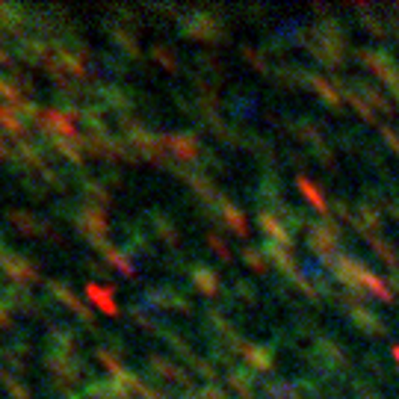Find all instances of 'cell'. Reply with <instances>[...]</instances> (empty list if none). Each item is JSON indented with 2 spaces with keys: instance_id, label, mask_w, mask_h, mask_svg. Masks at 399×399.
Instances as JSON below:
<instances>
[{
  "instance_id": "8992f818",
  "label": "cell",
  "mask_w": 399,
  "mask_h": 399,
  "mask_svg": "<svg viewBox=\"0 0 399 399\" xmlns=\"http://www.w3.org/2000/svg\"><path fill=\"white\" fill-rule=\"evenodd\" d=\"M148 370H151L154 375L163 378V382H177V385H184V388L192 385L190 375H187L181 367H175L169 358H163V355H148Z\"/></svg>"
},
{
  "instance_id": "7a4b0ae2",
  "label": "cell",
  "mask_w": 399,
  "mask_h": 399,
  "mask_svg": "<svg viewBox=\"0 0 399 399\" xmlns=\"http://www.w3.org/2000/svg\"><path fill=\"white\" fill-rule=\"evenodd\" d=\"M45 284H48V293L56 299V302H63L68 311H74V314H77L80 319H83V323H86V326H89L95 334L101 331V328H95V314H92V311L83 305V299H80V296H77V293H74V290H71L66 281H45Z\"/></svg>"
},
{
  "instance_id": "2e32d148",
  "label": "cell",
  "mask_w": 399,
  "mask_h": 399,
  "mask_svg": "<svg viewBox=\"0 0 399 399\" xmlns=\"http://www.w3.org/2000/svg\"><path fill=\"white\" fill-rule=\"evenodd\" d=\"M190 278H192V284L202 290V293H207V296H213V293L219 290V278H216V272H210L207 266H192V269H190Z\"/></svg>"
},
{
  "instance_id": "8fae6325",
  "label": "cell",
  "mask_w": 399,
  "mask_h": 399,
  "mask_svg": "<svg viewBox=\"0 0 399 399\" xmlns=\"http://www.w3.org/2000/svg\"><path fill=\"white\" fill-rule=\"evenodd\" d=\"M0 128H4L15 142H21V139H30V133H27V118H21L12 107H4L0 104Z\"/></svg>"
},
{
  "instance_id": "3957f363",
  "label": "cell",
  "mask_w": 399,
  "mask_h": 399,
  "mask_svg": "<svg viewBox=\"0 0 399 399\" xmlns=\"http://www.w3.org/2000/svg\"><path fill=\"white\" fill-rule=\"evenodd\" d=\"M36 128L48 133V136H59V139H80L77 133V125L71 122V118L66 113H59V110H42L36 118Z\"/></svg>"
},
{
  "instance_id": "6da1fadb",
  "label": "cell",
  "mask_w": 399,
  "mask_h": 399,
  "mask_svg": "<svg viewBox=\"0 0 399 399\" xmlns=\"http://www.w3.org/2000/svg\"><path fill=\"white\" fill-rule=\"evenodd\" d=\"M0 269H4V275L9 278V284L27 287V284H36V281H38L36 266L27 261V257L15 254V252H9V249L4 252V257H0Z\"/></svg>"
},
{
  "instance_id": "ffe728a7",
  "label": "cell",
  "mask_w": 399,
  "mask_h": 399,
  "mask_svg": "<svg viewBox=\"0 0 399 399\" xmlns=\"http://www.w3.org/2000/svg\"><path fill=\"white\" fill-rule=\"evenodd\" d=\"M0 98H4V101H6V104H12L15 110H18V107H21L24 101H27V98H24V92H21V89H18V86L12 83V80H9V77H0Z\"/></svg>"
},
{
  "instance_id": "cb8c5ba5",
  "label": "cell",
  "mask_w": 399,
  "mask_h": 399,
  "mask_svg": "<svg viewBox=\"0 0 399 399\" xmlns=\"http://www.w3.org/2000/svg\"><path fill=\"white\" fill-rule=\"evenodd\" d=\"M222 210H225L222 216L228 219V225H231L237 234H246V222H243V216H239V213H237V210H234L228 202H222Z\"/></svg>"
},
{
  "instance_id": "44dd1931",
  "label": "cell",
  "mask_w": 399,
  "mask_h": 399,
  "mask_svg": "<svg viewBox=\"0 0 399 399\" xmlns=\"http://www.w3.org/2000/svg\"><path fill=\"white\" fill-rule=\"evenodd\" d=\"M0 382H4V388L9 390V396H12V399H33V396H30V390H27L21 382H18V378H15L9 370L0 373Z\"/></svg>"
},
{
  "instance_id": "ac0fdd59",
  "label": "cell",
  "mask_w": 399,
  "mask_h": 399,
  "mask_svg": "<svg viewBox=\"0 0 399 399\" xmlns=\"http://www.w3.org/2000/svg\"><path fill=\"white\" fill-rule=\"evenodd\" d=\"M104 261H107V266H113L115 272H122V275H133V264H130V254L128 252H122V249H110V252H104Z\"/></svg>"
},
{
  "instance_id": "d4e9b609",
  "label": "cell",
  "mask_w": 399,
  "mask_h": 399,
  "mask_svg": "<svg viewBox=\"0 0 399 399\" xmlns=\"http://www.w3.org/2000/svg\"><path fill=\"white\" fill-rule=\"evenodd\" d=\"M151 53H154L157 63H163L169 71H175V68H177V59L172 56V51H166V45H154V48H151Z\"/></svg>"
},
{
  "instance_id": "4dcf8cb0",
  "label": "cell",
  "mask_w": 399,
  "mask_h": 399,
  "mask_svg": "<svg viewBox=\"0 0 399 399\" xmlns=\"http://www.w3.org/2000/svg\"><path fill=\"white\" fill-rule=\"evenodd\" d=\"M66 399H86V393H68Z\"/></svg>"
},
{
  "instance_id": "e0dca14e",
  "label": "cell",
  "mask_w": 399,
  "mask_h": 399,
  "mask_svg": "<svg viewBox=\"0 0 399 399\" xmlns=\"http://www.w3.org/2000/svg\"><path fill=\"white\" fill-rule=\"evenodd\" d=\"M83 393H86V399H118L110 378H89Z\"/></svg>"
},
{
  "instance_id": "9a60e30c",
  "label": "cell",
  "mask_w": 399,
  "mask_h": 399,
  "mask_svg": "<svg viewBox=\"0 0 399 399\" xmlns=\"http://www.w3.org/2000/svg\"><path fill=\"white\" fill-rule=\"evenodd\" d=\"M80 122L89 128V133H107V125H104V104H86L83 113H80Z\"/></svg>"
},
{
  "instance_id": "5bb4252c",
  "label": "cell",
  "mask_w": 399,
  "mask_h": 399,
  "mask_svg": "<svg viewBox=\"0 0 399 399\" xmlns=\"http://www.w3.org/2000/svg\"><path fill=\"white\" fill-rule=\"evenodd\" d=\"M148 222L154 225V231L160 234V239H166L169 246L177 243V228L172 225V219H166L163 210H151V213H148Z\"/></svg>"
},
{
  "instance_id": "f1b7e54d",
  "label": "cell",
  "mask_w": 399,
  "mask_h": 399,
  "mask_svg": "<svg viewBox=\"0 0 399 399\" xmlns=\"http://www.w3.org/2000/svg\"><path fill=\"white\" fill-rule=\"evenodd\" d=\"M0 66H12V53L0 45Z\"/></svg>"
},
{
  "instance_id": "f546056e",
  "label": "cell",
  "mask_w": 399,
  "mask_h": 399,
  "mask_svg": "<svg viewBox=\"0 0 399 399\" xmlns=\"http://www.w3.org/2000/svg\"><path fill=\"white\" fill-rule=\"evenodd\" d=\"M12 157V151H9V145L4 142V136H0V160H9Z\"/></svg>"
},
{
  "instance_id": "7402d4cb",
  "label": "cell",
  "mask_w": 399,
  "mask_h": 399,
  "mask_svg": "<svg viewBox=\"0 0 399 399\" xmlns=\"http://www.w3.org/2000/svg\"><path fill=\"white\" fill-rule=\"evenodd\" d=\"M130 319H133V323L139 326V328H154V331H160V323H154V319H151V314L142 308V305H130Z\"/></svg>"
},
{
  "instance_id": "603a6c76",
  "label": "cell",
  "mask_w": 399,
  "mask_h": 399,
  "mask_svg": "<svg viewBox=\"0 0 399 399\" xmlns=\"http://www.w3.org/2000/svg\"><path fill=\"white\" fill-rule=\"evenodd\" d=\"M42 184H48L51 190H56V192H63V190H68V184H66V177L59 175L53 166H45L42 169Z\"/></svg>"
},
{
  "instance_id": "83f0119b",
  "label": "cell",
  "mask_w": 399,
  "mask_h": 399,
  "mask_svg": "<svg viewBox=\"0 0 399 399\" xmlns=\"http://www.w3.org/2000/svg\"><path fill=\"white\" fill-rule=\"evenodd\" d=\"M210 246H213V249H216V252H219V254H222V257H228V249H225V246H222V239H216V234H213V237H210Z\"/></svg>"
},
{
  "instance_id": "d6986e66",
  "label": "cell",
  "mask_w": 399,
  "mask_h": 399,
  "mask_svg": "<svg viewBox=\"0 0 399 399\" xmlns=\"http://www.w3.org/2000/svg\"><path fill=\"white\" fill-rule=\"evenodd\" d=\"M92 355L98 358V364H101L110 375H115L118 370H125V367H122V355H115V352H113V349H107V346H98Z\"/></svg>"
},
{
  "instance_id": "30bf717a",
  "label": "cell",
  "mask_w": 399,
  "mask_h": 399,
  "mask_svg": "<svg viewBox=\"0 0 399 399\" xmlns=\"http://www.w3.org/2000/svg\"><path fill=\"white\" fill-rule=\"evenodd\" d=\"M86 296H89V302H92L98 311H104V314H110V316L118 314V308H115V290H113V287H101L98 281H92V284H86Z\"/></svg>"
},
{
  "instance_id": "52a82bcc",
  "label": "cell",
  "mask_w": 399,
  "mask_h": 399,
  "mask_svg": "<svg viewBox=\"0 0 399 399\" xmlns=\"http://www.w3.org/2000/svg\"><path fill=\"white\" fill-rule=\"evenodd\" d=\"M48 341H51V349L63 352V355H74V352H77V334H74L71 326L53 323L51 331H48Z\"/></svg>"
},
{
  "instance_id": "277c9868",
  "label": "cell",
  "mask_w": 399,
  "mask_h": 399,
  "mask_svg": "<svg viewBox=\"0 0 399 399\" xmlns=\"http://www.w3.org/2000/svg\"><path fill=\"white\" fill-rule=\"evenodd\" d=\"M0 302L6 305V311H21V314H36V316H42V305L36 302V299L30 296L27 287L21 284H0Z\"/></svg>"
},
{
  "instance_id": "7c38bea8",
  "label": "cell",
  "mask_w": 399,
  "mask_h": 399,
  "mask_svg": "<svg viewBox=\"0 0 399 399\" xmlns=\"http://www.w3.org/2000/svg\"><path fill=\"white\" fill-rule=\"evenodd\" d=\"M6 216H9V222H12L18 231H21V234H27V237H38V234H42V237H45V228H48L45 219H36V216H30V213H24V210H9Z\"/></svg>"
},
{
  "instance_id": "5b68a950",
  "label": "cell",
  "mask_w": 399,
  "mask_h": 399,
  "mask_svg": "<svg viewBox=\"0 0 399 399\" xmlns=\"http://www.w3.org/2000/svg\"><path fill=\"white\" fill-rule=\"evenodd\" d=\"M163 148L175 160H181V163H192V160L198 157L195 136H190V133H169V136H163Z\"/></svg>"
},
{
  "instance_id": "9c48e42d",
  "label": "cell",
  "mask_w": 399,
  "mask_h": 399,
  "mask_svg": "<svg viewBox=\"0 0 399 399\" xmlns=\"http://www.w3.org/2000/svg\"><path fill=\"white\" fill-rule=\"evenodd\" d=\"M181 30H184L187 36H192V38H216V36H219V30L213 27V21H210L207 15H202V12L187 15L184 24H181Z\"/></svg>"
},
{
  "instance_id": "ba28073f",
  "label": "cell",
  "mask_w": 399,
  "mask_h": 399,
  "mask_svg": "<svg viewBox=\"0 0 399 399\" xmlns=\"http://www.w3.org/2000/svg\"><path fill=\"white\" fill-rule=\"evenodd\" d=\"M107 30H110V38H113V45H115L118 51L128 53L130 59H139V42H136V36H133L125 24L110 21V24H107Z\"/></svg>"
},
{
  "instance_id": "4fadbf2b",
  "label": "cell",
  "mask_w": 399,
  "mask_h": 399,
  "mask_svg": "<svg viewBox=\"0 0 399 399\" xmlns=\"http://www.w3.org/2000/svg\"><path fill=\"white\" fill-rule=\"evenodd\" d=\"M80 190H83V195H86V204H95V207L110 204V190L101 181H95V177H86V181L80 184Z\"/></svg>"
},
{
  "instance_id": "484cf974",
  "label": "cell",
  "mask_w": 399,
  "mask_h": 399,
  "mask_svg": "<svg viewBox=\"0 0 399 399\" xmlns=\"http://www.w3.org/2000/svg\"><path fill=\"white\" fill-rule=\"evenodd\" d=\"M86 269H89L92 275H98V278H107V266H104V264H95V261H92V264H86Z\"/></svg>"
},
{
  "instance_id": "4316f807",
  "label": "cell",
  "mask_w": 399,
  "mask_h": 399,
  "mask_svg": "<svg viewBox=\"0 0 399 399\" xmlns=\"http://www.w3.org/2000/svg\"><path fill=\"white\" fill-rule=\"evenodd\" d=\"M0 326H4V328H12V316H9V311H6L4 302H0Z\"/></svg>"
}]
</instances>
